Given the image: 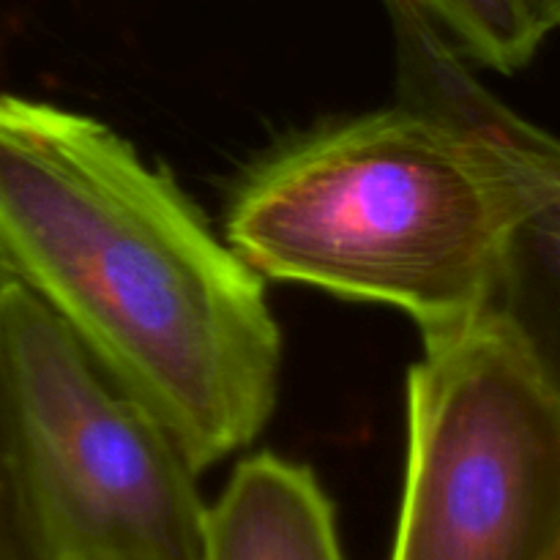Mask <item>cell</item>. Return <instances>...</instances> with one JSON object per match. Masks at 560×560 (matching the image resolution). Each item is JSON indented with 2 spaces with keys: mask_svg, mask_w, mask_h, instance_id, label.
Masks as SVG:
<instances>
[{
  "mask_svg": "<svg viewBox=\"0 0 560 560\" xmlns=\"http://www.w3.org/2000/svg\"><path fill=\"white\" fill-rule=\"evenodd\" d=\"M0 255L197 474L271 419L282 334L266 284L93 115L0 93Z\"/></svg>",
  "mask_w": 560,
  "mask_h": 560,
  "instance_id": "cell-1",
  "label": "cell"
},
{
  "mask_svg": "<svg viewBox=\"0 0 560 560\" xmlns=\"http://www.w3.org/2000/svg\"><path fill=\"white\" fill-rule=\"evenodd\" d=\"M386 11L402 104L262 156L235 186L224 241L260 279L394 306L427 339L485 315L560 140L492 96L413 0Z\"/></svg>",
  "mask_w": 560,
  "mask_h": 560,
  "instance_id": "cell-2",
  "label": "cell"
},
{
  "mask_svg": "<svg viewBox=\"0 0 560 560\" xmlns=\"http://www.w3.org/2000/svg\"><path fill=\"white\" fill-rule=\"evenodd\" d=\"M560 402L490 312L424 339L392 560H552Z\"/></svg>",
  "mask_w": 560,
  "mask_h": 560,
  "instance_id": "cell-3",
  "label": "cell"
},
{
  "mask_svg": "<svg viewBox=\"0 0 560 560\" xmlns=\"http://www.w3.org/2000/svg\"><path fill=\"white\" fill-rule=\"evenodd\" d=\"M5 339L27 465L58 560H200L208 506L173 432L14 279Z\"/></svg>",
  "mask_w": 560,
  "mask_h": 560,
  "instance_id": "cell-4",
  "label": "cell"
},
{
  "mask_svg": "<svg viewBox=\"0 0 560 560\" xmlns=\"http://www.w3.org/2000/svg\"><path fill=\"white\" fill-rule=\"evenodd\" d=\"M200 560H345L334 503L306 465L246 457L208 506Z\"/></svg>",
  "mask_w": 560,
  "mask_h": 560,
  "instance_id": "cell-5",
  "label": "cell"
},
{
  "mask_svg": "<svg viewBox=\"0 0 560 560\" xmlns=\"http://www.w3.org/2000/svg\"><path fill=\"white\" fill-rule=\"evenodd\" d=\"M487 312L506 326L560 402V151L509 230Z\"/></svg>",
  "mask_w": 560,
  "mask_h": 560,
  "instance_id": "cell-6",
  "label": "cell"
},
{
  "mask_svg": "<svg viewBox=\"0 0 560 560\" xmlns=\"http://www.w3.org/2000/svg\"><path fill=\"white\" fill-rule=\"evenodd\" d=\"M14 279L0 255V560H58L31 479L11 375L5 295Z\"/></svg>",
  "mask_w": 560,
  "mask_h": 560,
  "instance_id": "cell-7",
  "label": "cell"
},
{
  "mask_svg": "<svg viewBox=\"0 0 560 560\" xmlns=\"http://www.w3.org/2000/svg\"><path fill=\"white\" fill-rule=\"evenodd\" d=\"M465 60L492 71L523 69L545 42L528 0H416Z\"/></svg>",
  "mask_w": 560,
  "mask_h": 560,
  "instance_id": "cell-8",
  "label": "cell"
},
{
  "mask_svg": "<svg viewBox=\"0 0 560 560\" xmlns=\"http://www.w3.org/2000/svg\"><path fill=\"white\" fill-rule=\"evenodd\" d=\"M528 9L545 38L560 27V0H528Z\"/></svg>",
  "mask_w": 560,
  "mask_h": 560,
  "instance_id": "cell-9",
  "label": "cell"
},
{
  "mask_svg": "<svg viewBox=\"0 0 560 560\" xmlns=\"http://www.w3.org/2000/svg\"><path fill=\"white\" fill-rule=\"evenodd\" d=\"M552 560H560V552H558V556H556V558H552Z\"/></svg>",
  "mask_w": 560,
  "mask_h": 560,
  "instance_id": "cell-10",
  "label": "cell"
}]
</instances>
